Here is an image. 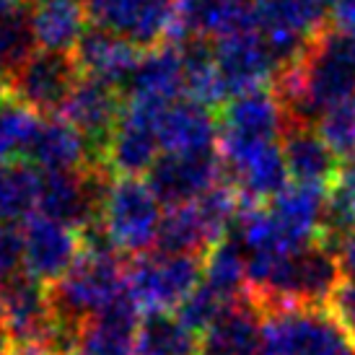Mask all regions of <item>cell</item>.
<instances>
[{
	"instance_id": "obj_12",
	"label": "cell",
	"mask_w": 355,
	"mask_h": 355,
	"mask_svg": "<svg viewBox=\"0 0 355 355\" xmlns=\"http://www.w3.org/2000/svg\"><path fill=\"white\" fill-rule=\"evenodd\" d=\"M158 112L161 109L128 101L117 128L104 148V164L119 177H140L148 174L161 158L158 140Z\"/></svg>"
},
{
	"instance_id": "obj_38",
	"label": "cell",
	"mask_w": 355,
	"mask_h": 355,
	"mask_svg": "<svg viewBox=\"0 0 355 355\" xmlns=\"http://www.w3.org/2000/svg\"><path fill=\"white\" fill-rule=\"evenodd\" d=\"M31 3H37V6H44V3H52V0H31Z\"/></svg>"
},
{
	"instance_id": "obj_4",
	"label": "cell",
	"mask_w": 355,
	"mask_h": 355,
	"mask_svg": "<svg viewBox=\"0 0 355 355\" xmlns=\"http://www.w3.org/2000/svg\"><path fill=\"white\" fill-rule=\"evenodd\" d=\"M205 259L168 252H146L128 267V293L138 304L143 316L177 314L195 288L202 283Z\"/></svg>"
},
{
	"instance_id": "obj_36",
	"label": "cell",
	"mask_w": 355,
	"mask_h": 355,
	"mask_svg": "<svg viewBox=\"0 0 355 355\" xmlns=\"http://www.w3.org/2000/svg\"><path fill=\"white\" fill-rule=\"evenodd\" d=\"M21 3H24V0H0V16H6V13H13V10H19Z\"/></svg>"
},
{
	"instance_id": "obj_11",
	"label": "cell",
	"mask_w": 355,
	"mask_h": 355,
	"mask_svg": "<svg viewBox=\"0 0 355 355\" xmlns=\"http://www.w3.org/2000/svg\"><path fill=\"white\" fill-rule=\"evenodd\" d=\"M223 179V161L216 148L202 153H164L148 171L146 182L161 205L179 207L202 198Z\"/></svg>"
},
{
	"instance_id": "obj_10",
	"label": "cell",
	"mask_w": 355,
	"mask_h": 355,
	"mask_svg": "<svg viewBox=\"0 0 355 355\" xmlns=\"http://www.w3.org/2000/svg\"><path fill=\"white\" fill-rule=\"evenodd\" d=\"M80 80L76 58L60 52H34L24 68L8 78L10 96L34 114H52L65 107Z\"/></svg>"
},
{
	"instance_id": "obj_21",
	"label": "cell",
	"mask_w": 355,
	"mask_h": 355,
	"mask_svg": "<svg viewBox=\"0 0 355 355\" xmlns=\"http://www.w3.org/2000/svg\"><path fill=\"white\" fill-rule=\"evenodd\" d=\"M143 311L130 293L117 298L99 316L80 327L78 353L83 355H135Z\"/></svg>"
},
{
	"instance_id": "obj_7",
	"label": "cell",
	"mask_w": 355,
	"mask_h": 355,
	"mask_svg": "<svg viewBox=\"0 0 355 355\" xmlns=\"http://www.w3.org/2000/svg\"><path fill=\"white\" fill-rule=\"evenodd\" d=\"M89 21L132 42L138 50H153L174 34L179 0H83Z\"/></svg>"
},
{
	"instance_id": "obj_37",
	"label": "cell",
	"mask_w": 355,
	"mask_h": 355,
	"mask_svg": "<svg viewBox=\"0 0 355 355\" xmlns=\"http://www.w3.org/2000/svg\"><path fill=\"white\" fill-rule=\"evenodd\" d=\"M8 347H10V340H8V335H6L3 324H0V355H8Z\"/></svg>"
},
{
	"instance_id": "obj_17",
	"label": "cell",
	"mask_w": 355,
	"mask_h": 355,
	"mask_svg": "<svg viewBox=\"0 0 355 355\" xmlns=\"http://www.w3.org/2000/svg\"><path fill=\"white\" fill-rule=\"evenodd\" d=\"M184 94V55L182 44L164 42L146 50L128 80V96L135 104L164 109Z\"/></svg>"
},
{
	"instance_id": "obj_18",
	"label": "cell",
	"mask_w": 355,
	"mask_h": 355,
	"mask_svg": "<svg viewBox=\"0 0 355 355\" xmlns=\"http://www.w3.org/2000/svg\"><path fill=\"white\" fill-rule=\"evenodd\" d=\"M198 355H265V314L249 296L228 306L198 337Z\"/></svg>"
},
{
	"instance_id": "obj_33",
	"label": "cell",
	"mask_w": 355,
	"mask_h": 355,
	"mask_svg": "<svg viewBox=\"0 0 355 355\" xmlns=\"http://www.w3.org/2000/svg\"><path fill=\"white\" fill-rule=\"evenodd\" d=\"M329 249L337 257V265H340V272H343V283H355V234L340 239Z\"/></svg>"
},
{
	"instance_id": "obj_25",
	"label": "cell",
	"mask_w": 355,
	"mask_h": 355,
	"mask_svg": "<svg viewBox=\"0 0 355 355\" xmlns=\"http://www.w3.org/2000/svg\"><path fill=\"white\" fill-rule=\"evenodd\" d=\"M42 177L29 161H0V223H19L40 207Z\"/></svg>"
},
{
	"instance_id": "obj_14",
	"label": "cell",
	"mask_w": 355,
	"mask_h": 355,
	"mask_svg": "<svg viewBox=\"0 0 355 355\" xmlns=\"http://www.w3.org/2000/svg\"><path fill=\"white\" fill-rule=\"evenodd\" d=\"M0 324L10 343H44L55 324L50 288L24 275L0 286Z\"/></svg>"
},
{
	"instance_id": "obj_2",
	"label": "cell",
	"mask_w": 355,
	"mask_h": 355,
	"mask_svg": "<svg viewBox=\"0 0 355 355\" xmlns=\"http://www.w3.org/2000/svg\"><path fill=\"white\" fill-rule=\"evenodd\" d=\"M128 293V270L112 247L86 244L78 262L50 288L52 314L58 322L80 329L89 319Z\"/></svg>"
},
{
	"instance_id": "obj_9",
	"label": "cell",
	"mask_w": 355,
	"mask_h": 355,
	"mask_svg": "<svg viewBox=\"0 0 355 355\" xmlns=\"http://www.w3.org/2000/svg\"><path fill=\"white\" fill-rule=\"evenodd\" d=\"M104 192H107V171L101 168V164L83 171L44 174L40 213L86 234L91 226L99 223Z\"/></svg>"
},
{
	"instance_id": "obj_31",
	"label": "cell",
	"mask_w": 355,
	"mask_h": 355,
	"mask_svg": "<svg viewBox=\"0 0 355 355\" xmlns=\"http://www.w3.org/2000/svg\"><path fill=\"white\" fill-rule=\"evenodd\" d=\"M21 231L19 228L0 223V286H6L10 277H16L21 265Z\"/></svg>"
},
{
	"instance_id": "obj_32",
	"label": "cell",
	"mask_w": 355,
	"mask_h": 355,
	"mask_svg": "<svg viewBox=\"0 0 355 355\" xmlns=\"http://www.w3.org/2000/svg\"><path fill=\"white\" fill-rule=\"evenodd\" d=\"M327 311L332 314V319L355 345V283H343L337 288L329 306H327Z\"/></svg>"
},
{
	"instance_id": "obj_29",
	"label": "cell",
	"mask_w": 355,
	"mask_h": 355,
	"mask_svg": "<svg viewBox=\"0 0 355 355\" xmlns=\"http://www.w3.org/2000/svg\"><path fill=\"white\" fill-rule=\"evenodd\" d=\"M319 132L340 161L355 158V96L340 101L319 119Z\"/></svg>"
},
{
	"instance_id": "obj_35",
	"label": "cell",
	"mask_w": 355,
	"mask_h": 355,
	"mask_svg": "<svg viewBox=\"0 0 355 355\" xmlns=\"http://www.w3.org/2000/svg\"><path fill=\"white\" fill-rule=\"evenodd\" d=\"M8 355H52L44 343H10Z\"/></svg>"
},
{
	"instance_id": "obj_13",
	"label": "cell",
	"mask_w": 355,
	"mask_h": 355,
	"mask_svg": "<svg viewBox=\"0 0 355 355\" xmlns=\"http://www.w3.org/2000/svg\"><path fill=\"white\" fill-rule=\"evenodd\" d=\"M213 58L228 99L265 89L277 73V60L257 29L213 42Z\"/></svg>"
},
{
	"instance_id": "obj_5",
	"label": "cell",
	"mask_w": 355,
	"mask_h": 355,
	"mask_svg": "<svg viewBox=\"0 0 355 355\" xmlns=\"http://www.w3.org/2000/svg\"><path fill=\"white\" fill-rule=\"evenodd\" d=\"M265 355H355L327 309H275L265 314Z\"/></svg>"
},
{
	"instance_id": "obj_34",
	"label": "cell",
	"mask_w": 355,
	"mask_h": 355,
	"mask_svg": "<svg viewBox=\"0 0 355 355\" xmlns=\"http://www.w3.org/2000/svg\"><path fill=\"white\" fill-rule=\"evenodd\" d=\"M332 19H335L337 29L355 37V0H335Z\"/></svg>"
},
{
	"instance_id": "obj_8",
	"label": "cell",
	"mask_w": 355,
	"mask_h": 355,
	"mask_svg": "<svg viewBox=\"0 0 355 355\" xmlns=\"http://www.w3.org/2000/svg\"><path fill=\"white\" fill-rule=\"evenodd\" d=\"M21 267L40 283H58L86 249L83 231L34 213L21 226Z\"/></svg>"
},
{
	"instance_id": "obj_27",
	"label": "cell",
	"mask_w": 355,
	"mask_h": 355,
	"mask_svg": "<svg viewBox=\"0 0 355 355\" xmlns=\"http://www.w3.org/2000/svg\"><path fill=\"white\" fill-rule=\"evenodd\" d=\"M37 47L40 44L31 29V13L19 8L0 16V78L8 80L16 76Z\"/></svg>"
},
{
	"instance_id": "obj_1",
	"label": "cell",
	"mask_w": 355,
	"mask_h": 355,
	"mask_svg": "<svg viewBox=\"0 0 355 355\" xmlns=\"http://www.w3.org/2000/svg\"><path fill=\"white\" fill-rule=\"evenodd\" d=\"M272 94L291 125H319L332 107L355 96V37L327 24L293 62L277 68Z\"/></svg>"
},
{
	"instance_id": "obj_3",
	"label": "cell",
	"mask_w": 355,
	"mask_h": 355,
	"mask_svg": "<svg viewBox=\"0 0 355 355\" xmlns=\"http://www.w3.org/2000/svg\"><path fill=\"white\" fill-rule=\"evenodd\" d=\"M164 213L161 200L140 177H117L107 184L99 213V231L114 252L146 254L158 244Z\"/></svg>"
},
{
	"instance_id": "obj_6",
	"label": "cell",
	"mask_w": 355,
	"mask_h": 355,
	"mask_svg": "<svg viewBox=\"0 0 355 355\" xmlns=\"http://www.w3.org/2000/svg\"><path fill=\"white\" fill-rule=\"evenodd\" d=\"M327 0H254L257 31L283 68L306 50L327 24Z\"/></svg>"
},
{
	"instance_id": "obj_26",
	"label": "cell",
	"mask_w": 355,
	"mask_h": 355,
	"mask_svg": "<svg viewBox=\"0 0 355 355\" xmlns=\"http://www.w3.org/2000/svg\"><path fill=\"white\" fill-rule=\"evenodd\" d=\"M135 355H198V335L177 314H148L140 324Z\"/></svg>"
},
{
	"instance_id": "obj_15",
	"label": "cell",
	"mask_w": 355,
	"mask_h": 355,
	"mask_svg": "<svg viewBox=\"0 0 355 355\" xmlns=\"http://www.w3.org/2000/svg\"><path fill=\"white\" fill-rule=\"evenodd\" d=\"M249 29H257L254 0H179L171 37L218 42Z\"/></svg>"
},
{
	"instance_id": "obj_24",
	"label": "cell",
	"mask_w": 355,
	"mask_h": 355,
	"mask_svg": "<svg viewBox=\"0 0 355 355\" xmlns=\"http://www.w3.org/2000/svg\"><path fill=\"white\" fill-rule=\"evenodd\" d=\"M89 13L83 0H52L31 13V29L44 52L68 55L86 37Z\"/></svg>"
},
{
	"instance_id": "obj_28",
	"label": "cell",
	"mask_w": 355,
	"mask_h": 355,
	"mask_svg": "<svg viewBox=\"0 0 355 355\" xmlns=\"http://www.w3.org/2000/svg\"><path fill=\"white\" fill-rule=\"evenodd\" d=\"M40 128V114H34L19 101L0 107V161H16L29 148L34 132Z\"/></svg>"
},
{
	"instance_id": "obj_23",
	"label": "cell",
	"mask_w": 355,
	"mask_h": 355,
	"mask_svg": "<svg viewBox=\"0 0 355 355\" xmlns=\"http://www.w3.org/2000/svg\"><path fill=\"white\" fill-rule=\"evenodd\" d=\"M140 50L132 42L104 29H89L76 47V65L86 78L101 80L119 89L138 68Z\"/></svg>"
},
{
	"instance_id": "obj_39",
	"label": "cell",
	"mask_w": 355,
	"mask_h": 355,
	"mask_svg": "<svg viewBox=\"0 0 355 355\" xmlns=\"http://www.w3.org/2000/svg\"><path fill=\"white\" fill-rule=\"evenodd\" d=\"M70 355H83V353H70Z\"/></svg>"
},
{
	"instance_id": "obj_30",
	"label": "cell",
	"mask_w": 355,
	"mask_h": 355,
	"mask_svg": "<svg viewBox=\"0 0 355 355\" xmlns=\"http://www.w3.org/2000/svg\"><path fill=\"white\" fill-rule=\"evenodd\" d=\"M231 304L234 301L223 298L218 291H213V288L207 286V283H200L195 288V293L177 309V319L187 327L189 332H195L200 337Z\"/></svg>"
},
{
	"instance_id": "obj_19",
	"label": "cell",
	"mask_w": 355,
	"mask_h": 355,
	"mask_svg": "<svg viewBox=\"0 0 355 355\" xmlns=\"http://www.w3.org/2000/svg\"><path fill=\"white\" fill-rule=\"evenodd\" d=\"M24 158L31 166L44 168L47 174L83 171L99 164V153L78 130L62 117L40 119V128L31 138Z\"/></svg>"
},
{
	"instance_id": "obj_20",
	"label": "cell",
	"mask_w": 355,
	"mask_h": 355,
	"mask_svg": "<svg viewBox=\"0 0 355 355\" xmlns=\"http://www.w3.org/2000/svg\"><path fill=\"white\" fill-rule=\"evenodd\" d=\"M280 143H283L280 153L286 161L291 184L329 189L337 174V166H340V158L327 146V140L322 138L316 125H291V122H286Z\"/></svg>"
},
{
	"instance_id": "obj_16",
	"label": "cell",
	"mask_w": 355,
	"mask_h": 355,
	"mask_svg": "<svg viewBox=\"0 0 355 355\" xmlns=\"http://www.w3.org/2000/svg\"><path fill=\"white\" fill-rule=\"evenodd\" d=\"M62 112H65V119L70 125L78 130L80 135L96 148V153L104 158V148H107L125 107H122L119 89L80 76Z\"/></svg>"
},
{
	"instance_id": "obj_22",
	"label": "cell",
	"mask_w": 355,
	"mask_h": 355,
	"mask_svg": "<svg viewBox=\"0 0 355 355\" xmlns=\"http://www.w3.org/2000/svg\"><path fill=\"white\" fill-rule=\"evenodd\" d=\"M158 140L164 153H202L218 146V117L198 101H171L158 112Z\"/></svg>"
}]
</instances>
